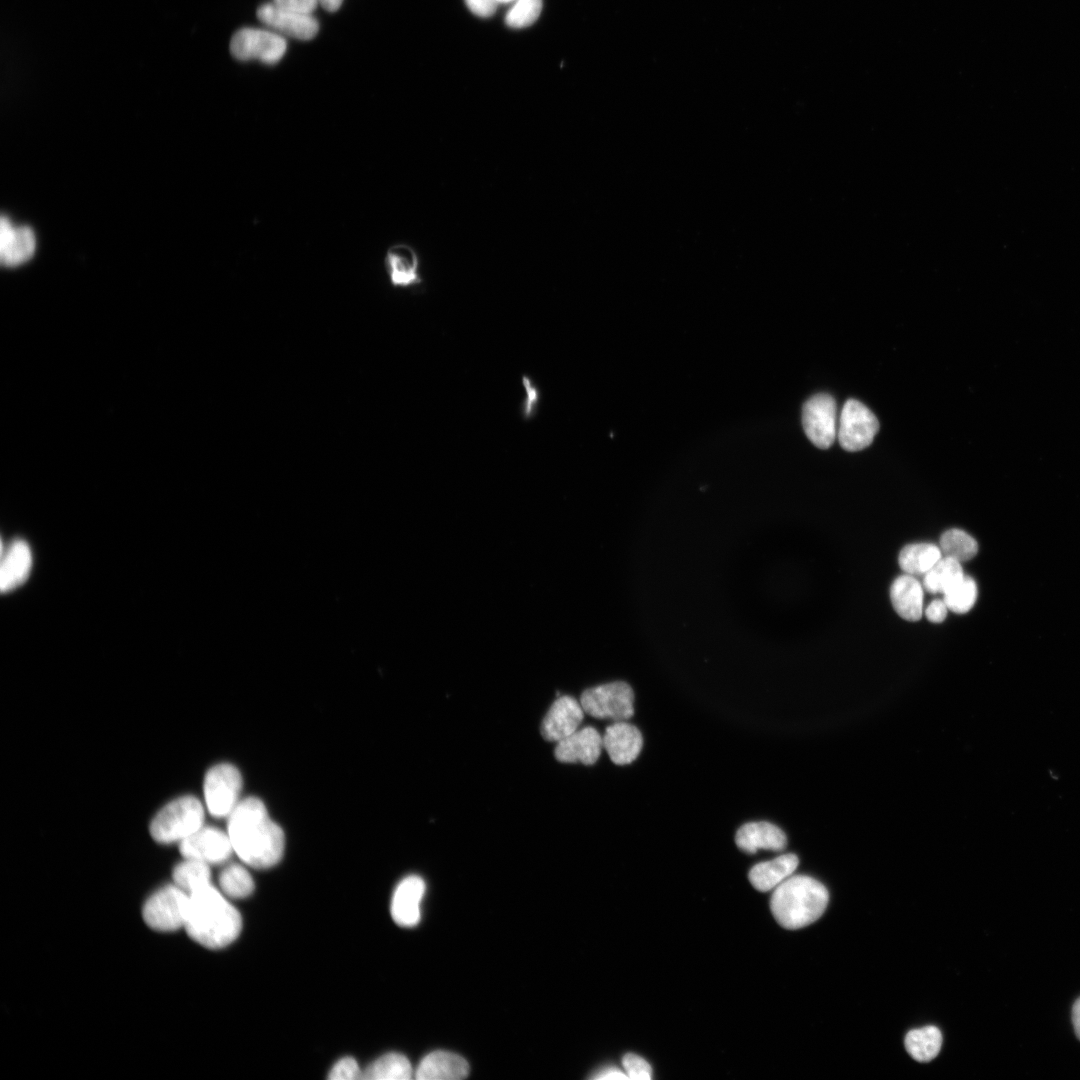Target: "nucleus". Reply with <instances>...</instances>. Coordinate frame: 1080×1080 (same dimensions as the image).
Segmentation results:
<instances>
[{
    "instance_id": "f257e3e1",
    "label": "nucleus",
    "mask_w": 1080,
    "mask_h": 1080,
    "mask_svg": "<svg viewBox=\"0 0 1080 1080\" xmlns=\"http://www.w3.org/2000/svg\"><path fill=\"white\" fill-rule=\"evenodd\" d=\"M227 833L234 852L253 868H270L283 856V830L270 818L264 803L256 797L239 801L228 816Z\"/></svg>"
},
{
    "instance_id": "f03ea898",
    "label": "nucleus",
    "mask_w": 1080,
    "mask_h": 1080,
    "mask_svg": "<svg viewBox=\"0 0 1080 1080\" xmlns=\"http://www.w3.org/2000/svg\"><path fill=\"white\" fill-rule=\"evenodd\" d=\"M188 895L184 929L193 941L209 949H221L238 937L241 916L221 890L209 883Z\"/></svg>"
},
{
    "instance_id": "7ed1b4c3",
    "label": "nucleus",
    "mask_w": 1080,
    "mask_h": 1080,
    "mask_svg": "<svg viewBox=\"0 0 1080 1080\" xmlns=\"http://www.w3.org/2000/svg\"><path fill=\"white\" fill-rule=\"evenodd\" d=\"M829 901L826 887L807 875H792L771 895L770 909L779 925L799 929L818 920Z\"/></svg>"
},
{
    "instance_id": "20e7f679",
    "label": "nucleus",
    "mask_w": 1080,
    "mask_h": 1080,
    "mask_svg": "<svg viewBox=\"0 0 1080 1080\" xmlns=\"http://www.w3.org/2000/svg\"><path fill=\"white\" fill-rule=\"evenodd\" d=\"M205 809L193 795H183L164 805L153 817L149 831L160 844L180 843L204 826Z\"/></svg>"
},
{
    "instance_id": "39448f33",
    "label": "nucleus",
    "mask_w": 1080,
    "mask_h": 1080,
    "mask_svg": "<svg viewBox=\"0 0 1080 1080\" xmlns=\"http://www.w3.org/2000/svg\"><path fill=\"white\" fill-rule=\"evenodd\" d=\"M189 895L174 883L155 891L144 903L142 915L148 927L159 932L184 928Z\"/></svg>"
},
{
    "instance_id": "423d86ee",
    "label": "nucleus",
    "mask_w": 1080,
    "mask_h": 1080,
    "mask_svg": "<svg viewBox=\"0 0 1080 1080\" xmlns=\"http://www.w3.org/2000/svg\"><path fill=\"white\" fill-rule=\"evenodd\" d=\"M632 688L623 681L586 689L580 704L585 713L598 719L624 721L634 714Z\"/></svg>"
},
{
    "instance_id": "0eeeda50",
    "label": "nucleus",
    "mask_w": 1080,
    "mask_h": 1080,
    "mask_svg": "<svg viewBox=\"0 0 1080 1080\" xmlns=\"http://www.w3.org/2000/svg\"><path fill=\"white\" fill-rule=\"evenodd\" d=\"M242 777L229 763L212 766L205 774L203 794L208 812L216 818L228 817L239 803Z\"/></svg>"
},
{
    "instance_id": "6e6552de",
    "label": "nucleus",
    "mask_w": 1080,
    "mask_h": 1080,
    "mask_svg": "<svg viewBox=\"0 0 1080 1080\" xmlns=\"http://www.w3.org/2000/svg\"><path fill=\"white\" fill-rule=\"evenodd\" d=\"M879 429L874 413L855 399L845 402L838 424L837 438L843 449L849 452L869 446Z\"/></svg>"
},
{
    "instance_id": "1a4fd4ad",
    "label": "nucleus",
    "mask_w": 1080,
    "mask_h": 1080,
    "mask_svg": "<svg viewBox=\"0 0 1080 1080\" xmlns=\"http://www.w3.org/2000/svg\"><path fill=\"white\" fill-rule=\"evenodd\" d=\"M229 48L237 60H259L266 64H275L285 54L287 43L278 33L242 28L232 36Z\"/></svg>"
},
{
    "instance_id": "9d476101",
    "label": "nucleus",
    "mask_w": 1080,
    "mask_h": 1080,
    "mask_svg": "<svg viewBox=\"0 0 1080 1080\" xmlns=\"http://www.w3.org/2000/svg\"><path fill=\"white\" fill-rule=\"evenodd\" d=\"M802 424L808 439L818 448L827 449L837 437V404L826 393L808 399L802 409Z\"/></svg>"
},
{
    "instance_id": "9b49d317",
    "label": "nucleus",
    "mask_w": 1080,
    "mask_h": 1080,
    "mask_svg": "<svg viewBox=\"0 0 1080 1080\" xmlns=\"http://www.w3.org/2000/svg\"><path fill=\"white\" fill-rule=\"evenodd\" d=\"M183 858L204 862L208 865L227 861L234 852L227 832L215 827L203 826L179 843Z\"/></svg>"
},
{
    "instance_id": "f8f14e48",
    "label": "nucleus",
    "mask_w": 1080,
    "mask_h": 1080,
    "mask_svg": "<svg viewBox=\"0 0 1080 1080\" xmlns=\"http://www.w3.org/2000/svg\"><path fill=\"white\" fill-rule=\"evenodd\" d=\"M384 270L393 288H413L423 283L417 250L406 242L390 245L384 255Z\"/></svg>"
},
{
    "instance_id": "ddd939ff",
    "label": "nucleus",
    "mask_w": 1080,
    "mask_h": 1080,
    "mask_svg": "<svg viewBox=\"0 0 1080 1080\" xmlns=\"http://www.w3.org/2000/svg\"><path fill=\"white\" fill-rule=\"evenodd\" d=\"M257 18L278 34L299 40H310L319 30V23L311 14L284 9L274 3L261 5L257 9Z\"/></svg>"
},
{
    "instance_id": "4468645a",
    "label": "nucleus",
    "mask_w": 1080,
    "mask_h": 1080,
    "mask_svg": "<svg viewBox=\"0 0 1080 1080\" xmlns=\"http://www.w3.org/2000/svg\"><path fill=\"white\" fill-rule=\"evenodd\" d=\"M584 713L580 702L573 697H558L542 721V737L556 743L568 737L578 729Z\"/></svg>"
},
{
    "instance_id": "2eb2a0df",
    "label": "nucleus",
    "mask_w": 1080,
    "mask_h": 1080,
    "mask_svg": "<svg viewBox=\"0 0 1080 1080\" xmlns=\"http://www.w3.org/2000/svg\"><path fill=\"white\" fill-rule=\"evenodd\" d=\"M603 739L594 727L577 729L568 737L557 742L555 757L564 763L594 764L602 751Z\"/></svg>"
},
{
    "instance_id": "dca6fc26",
    "label": "nucleus",
    "mask_w": 1080,
    "mask_h": 1080,
    "mask_svg": "<svg viewBox=\"0 0 1080 1080\" xmlns=\"http://www.w3.org/2000/svg\"><path fill=\"white\" fill-rule=\"evenodd\" d=\"M36 249V238L31 228L15 226L6 216L0 221V260L8 267L27 262Z\"/></svg>"
},
{
    "instance_id": "f3484780",
    "label": "nucleus",
    "mask_w": 1080,
    "mask_h": 1080,
    "mask_svg": "<svg viewBox=\"0 0 1080 1080\" xmlns=\"http://www.w3.org/2000/svg\"><path fill=\"white\" fill-rule=\"evenodd\" d=\"M603 748L610 759L617 765H626L634 761L643 745V738L638 728L625 721H615L609 725L604 735Z\"/></svg>"
},
{
    "instance_id": "a211bd4d",
    "label": "nucleus",
    "mask_w": 1080,
    "mask_h": 1080,
    "mask_svg": "<svg viewBox=\"0 0 1080 1080\" xmlns=\"http://www.w3.org/2000/svg\"><path fill=\"white\" fill-rule=\"evenodd\" d=\"M425 893V882L417 875L404 878L396 887L392 902L393 920L403 927H413L420 921V903Z\"/></svg>"
},
{
    "instance_id": "6ab92c4d",
    "label": "nucleus",
    "mask_w": 1080,
    "mask_h": 1080,
    "mask_svg": "<svg viewBox=\"0 0 1080 1080\" xmlns=\"http://www.w3.org/2000/svg\"><path fill=\"white\" fill-rule=\"evenodd\" d=\"M737 846L744 852L753 854L758 850L781 851L787 839L784 832L769 822H750L741 826L735 836Z\"/></svg>"
},
{
    "instance_id": "aec40b11",
    "label": "nucleus",
    "mask_w": 1080,
    "mask_h": 1080,
    "mask_svg": "<svg viewBox=\"0 0 1080 1080\" xmlns=\"http://www.w3.org/2000/svg\"><path fill=\"white\" fill-rule=\"evenodd\" d=\"M469 1065L460 1055L449 1051H434L420 1062L415 1077L419 1080H459L467 1077Z\"/></svg>"
},
{
    "instance_id": "412c9836",
    "label": "nucleus",
    "mask_w": 1080,
    "mask_h": 1080,
    "mask_svg": "<svg viewBox=\"0 0 1080 1080\" xmlns=\"http://www.w3.org/2000/svg\"><path fill=\"white\" fill-rule=\"evenodd\" d=\"M923 585L915 576L903 574L890 587V599L896 613L907 621H918L923 614Z\"/></svg>"
},
{
    "instance_id": "4be33fe9",
    "label": "nucleus",
    "mask_w": 1080,
    "mask_h": 1080,
    "mask_svg": "<svg viewBox=\"0 0 1080 1080\" xmlns=\"http://www.w3.org/2000/svg\"><path fill=\"white\" fill-rule=\"evenodd\" d=\"M798 863L799 860L795 854L780 855L754 865L749 871L748 878L752 886L760 892L774 890L793 875Z\"/></svg>"
},
{
    "instance_id": "5701e85b",
    "label": "nucleus",
    "mask_w": 1080,
    "mask_h": 1080,
    "mask_svg": "<svg viewBox=\"0 0 1080 1080\" xmlns=\"http://www.w3.org/2000/svg\"><path fill=\"white\" fill-rule=\"evenodd\" d=\"M32 566V553L30 547L23 540L14 541L4 553L0 569V586L2 592L10 591L22 584L30 574Z\"/></svg>"
},
{
    "instance_id": "b1692460",
    "label": "nucleus",
    "mask_w": 1080,
    "mask_h": 1080,
    "mask_svg": "<svg viewBox=\"0 0 1080 1080\" xmlns=\"http://www.w3.org/2000/svg\"><path fill=\"white\" fill-rule=\"evenodd\" d=\"M942 557L939 546L933 543H914L902 548L898 563L905 574L924 576Z\"/></svg>"
},
{
    "instance_id": "393cba45",
    "label": "nucleus",
    "mask_w": 1080,
    "mask_h": 1080,
    "mask_svg": "<svg viewBox=\"0 0 1080 1080\" xmlns=\"http://www.w3.org/2000/svg\"><path fill=\"white\" fill-rule=\"evenodd\" d=\"M905 1047L910 1056L919 1062H929L939 1053L942 1046V1034L935 1026H925L909 1031L905 1037Z\"/></svg>"
},
{
    "instance_id": "a878e982",
    "label": "nucleus",
    "mask_w": 1080,
    "mask_h": 1080,
    "mask_svg": "<svg viewBox=\"0 0 1080 1080\" xmlns=\"http://www.w3.org/2000/svg\"><path fill=\"white\" fill-rule=\"evenodd\" d=\"M964 576L961 562L951 557L942 556L924 575L923 587L931 594H944Z\"/></svg>"
},
{
    "instance_id": "bb28decb",
    "label": "nucleus",
    "mask_w": 1080,
    "mask_h": 1080,
    "mask_svg": "<svg viewBox=\"0 0 1080 1080\" xmlns=\"http://www.w3.org/2000/svg\"><path fill=\"white\" fill-rule=\"evenodd\" d=\"M409 1060L399 1053H388L368 1066L361 1074L366 1080H407L412 1077Z\"/></svg>"
},
{
    "instance_id": "cd10ccee",
    "label": "nucleus",
    "mask_w": 1080,
    "mask_h": 1080,
    "mask_svg": "<svg viewBox=\"0 0 1080 1080\" xmlns=\"http://www.w3.org/2000/svg\"><path fill=\"white\" fill-rule=\"evenodd\" d=\"M173 883L187 894L211 883L210 865L186 859L177 864L172 872Z\"/></svg>"
},
{
    "instance_id": "c85d7f7f",
    "label": "nucleus",
    "mask_w": 1080,
    "mask_h": 1080,
    "mask_svg": "<svg viewBox=\"0 0 1080 1080\" xmlns=\"http://www.w3.org/2000/svg\"><path fill=\"white\" fill-rule=\"evenodd\" d=\"M219 887L229 898L248 897L254 890V881L250 873L239 864L226 866L219 875Z\"/></svg>"
},
{
    "instance_id": "c756f323",
    "label": "nucleus",
    "mask_w": 1080,
    "mask_h": 1080,
    "mask_svg": "<svg viewBox=\"0 0 1080 1080\" xmlns=\"http://www.w3.org/2000/svg\"><path fill=\"white\" fill-rule=\"evenodd\" d=\"M940 549L944 556L964 562L972 559L978 551L977 541L960 529H949L940 538Z\"/></svg>"
},
{
    "instance_id": "7c9ffc66",
    "label": "nucleus",
    "mask_w": 1080,
    "mask_h": 1080,
    "mask_svg": "<svg viewBox=\"0 0 1080 1080\" xmlns=\"http://www.w3.org/2000/svg\"><path fill=\"white\" fill-rule=\"evenodd\" d=\"M977 599V585L973 578L964 576L943 594V600L948 610L957 613H967Z\"/></svg>"
},
{
    "instance_id": "2f4dec72",
    "label": "nucleus",
    "mask_w": 1080,
    "mask_h": 1080,
    "mask_svg": "<svg viewBox=\"0 0 1080 1080\" xmlns=\"http://www.w3.org/2000/svg\"><path fill=\"white\" fill-rule=\"evenodd\" d=\"M541 10L542 0H516L505 20L512 28H524L537 20Z\"/></svg>"
},
{
    "instance_id": "473e14b6",
    "label": "nucleus",
    "mask_w": 1080,
    "mask_h": 1080,
    "mask_svg": "<svg viewBox=\"0 0 1080 1080\" xmlns=\"http://www.w3.org/2000/svg\"><path fill=\"white\" fill-rule=\"evenodd\" d=\"M522 385L525 397L520 405V413L524 420H530L537 414L541 393L538 386L527 375L522 376Z\"/></svg>"
},
{
    "instance_id": "72a5a7b5",
    "label": "nucleus",
    "mask_w": 1080,
    "mask_h": 1080,
    "mask_svg": "<svg viewBox=\"0 0 1080 1080\" xmlns=\"http://www.w3.org/2000/svg\"><path fill=\"white\" fill-rule=\"evenodd\" d=\"M622 1065L628 1079L650 1080L652 1077V1068L650 1064L644 1058L634 1053L625 1054L622 1058Z\"/></svg>"
},
{
    "instance_id": "f704fd0d",
    "label": "nucleus",
    "mask_w": 1080,
    "mask_h": 1080,
    "mask_svg": "<svg viewBox=\"0 0 1080 1080\" xmlns=\"http://www.w3.org/2000/svg\"><path fill=\"white\" fill-rule=\"evenodd\" d=\"M361 1074L357 1062L351 1057H346L333 1066L328 1078L331 1080H353L361 1079Z\"/></svg>"
},
{
    "instance_id": "c9c22d12",
    "label": "nucleus",
    "mask_w": 1080,
    "mask_h": 1080,
    "mask_svg": "<svg viewBox=\"0 0 1080 1080\" xmlns=\"http://www.w3.org/2000/svg\"><path fill=\"white\" fill-rule=\"evenodd\" d=\"M273 3L284 9L303 14H311L319 3L318 0H273Z\"/></svg>"
},
{
    "instance_id": "e433bc0d",
    "label": "nucleus",
    "mask_w": 1080,
    "mask_h": 1080,
    "mask_svg": "<svg viewBox=\"0 0 1080 1080\" xmlns=\"http://www.w3.org/2000/svg\"><path fill=\"white\" fill-rule=\"evenodd\" d=\"M464 1L466 3L467 7L475 15L480 16V17H489V16H491L495 12V10L497 8V4H498L497 0H464Z\"/></svg>"
},
{
    "instance_id": "4c0bfd02",
    "label": "nucleus",
    "mask_w": 1080,
    "mask_h": 1080,
    "mask_svg": "<svg viewBox=\"0 0 1080 1080\" xmlns=\"http://www.w3.org/2000/svg\"><path fill=\"white\" fill-rule=\"evenodd\" d=\"M948 608L944 600L935 599L925 609L927 620L932 623H941L947 616Z\"/></svg>"
},
{
    "instance_id": "58836bf2",
    "label": "nucleus",
    "mask_w": 1080,
    "mask_h": 1080,
    "mask_svg": "<svg viewBox=\"0 0 1080 1080\" xmlns=\"http://www.w3.org/2000/svg\"><path fill=\"white\" fill-rule=\"evenodd\" d=\"M592 1078L593 1079H598V1080H602V1079L603 1080H611V1079L617 1080V1079H628V1076L626 1075L625 1072L621 1071L619 1068L606 1067L604 1069L599 1070L594 1076H592Z\"/></svg>"
},
{
    "instance_id": "ea45409f",
    "label": "nucleus",
    "mask_w": 1080,
    "mask_h": 1080,
    "mask_svg": "<svg viewBox=\"0 0 1080 1080\" xmlns=\"http://www.w3.org/2000/svg\"><path fill=\"white\" fill-rule=\"evenodd\" d=\"M1072 1021L1076 1035L1080 1039V998H1078L1073 1005Z\"/></svg>"
},
{
    "instance_id": "a19ab883",
    "label": "nucleus",
    "mask_w": 1080,
    "mask_h": 1080,
    "mask_svg": "<svg viewBox=\"0 0 1080 1080\" xmlns=\"http://www.w3.org/2000/svg\"><path fill=\"white\" fill-rule=\"evenodd\" d=\"M318 2L326 11L335 12L340 8L343 0H318Z\"/></svg>"
},
{
    "instance_id": "79ce46f5",
    "label": "nucleus",
    "mask_w": 1080,
    "mask_h": 1080,
    "mask_svg": "<svg viewBox=\"0 0 1080 1080\" xmlns=\"http://www.w3.org/2000/svg\"><path fill=\"white\" fill-rule=\"evenodd\" d=\"M497 1H498V3H503V2H510V1H513V0H497Z\"/></svg>"
}]
</instances>
